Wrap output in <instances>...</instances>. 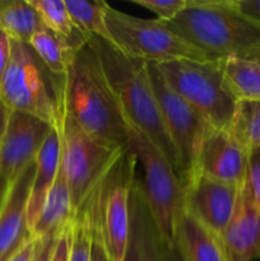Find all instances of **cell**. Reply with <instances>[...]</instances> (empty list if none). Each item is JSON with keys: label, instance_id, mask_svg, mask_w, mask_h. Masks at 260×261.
<instances>
[{"label": "cell", "instance_id": "cell-20", "mask_svg": "<svg viewBox=\"0 0 260 261\" xmlns=\"http://www.w3.org/2000/svg\"><path fill=\"white\" fill-rule=\"evenodd\" d=\"M40 15L46 30L58 37L74 54L88 45L92 36L75 24L66 9L65 0H28Z\"/></svg>", "mask_w": 260, "mask_h": 261}, {"label": "cell", "instance_id": "cell-35", "mask_svg": "<svg viewBox=\"0 0 260 261\" xmlns=\"http://www.w3.org/2000/svg\"><path fill=\"white\" fill-rule=\"evenodd\" d=\"M92 254H91V261H111L107 256L106 251H105L103 246L99 242V240L97 237H94L92 234Z\"/></svg>", "mask_w": 260, "mask_h": 261}, {"label": "cell", "instance_id": "cell-25", "mask_svg": "<svg viewBox=\"0 0 260 261\" xmlns=\"http://www.w3.org/2000/svg\"><path fill=\"white\" fill-rule=\"evenodd\" d=\"M228 132L249 152L260 149V101H237Z\"/></svg>", "mask_w": 260, "mask_h": 261}, {"label": "cell", "instance_id": "cell-28", "mask_svg": "<svg viewBox=\"0 0 260 261\" xmlns=\"http://www.w3.org/2000/svg\"><path fill=\"white\" fill-rule=\"evenodd\" d=\"M247 182H249L255 205L260 214V149H251L249 152Z\"/></svg>", "mask_w": 260, "mask_h": 261}, {"label": "cell", "instance_id": "cell-11", "mask_svg": "<svg viewBox=\"0 0 260 261\" xmlns=\"http://www.w3.org/2000/svg\"><path fill=\"white\" fill-rule=\"evenodd\" d=\"M53 129L38 117L12 111L0 145V173L13 182L28 166L36 162Z\"/></svg>", "mask_w": 260, "mask_h": 261}, {"label": "cell", "instance_id": "cell-14", "mask_svg": "<svg viewBox=\"0 0 260 261\" xmlns=\"http://www.w3.org/2000/svg\"><path fill=\"white\" fill-rule=\"evenodd\" d=\"M36 167L37 163L33 162L10 185L0 213V261H10L33 240L27 211Z\"/></svg>", "mask_w": 260, "mask_h": 261}, {"label": "cell", "instance_id": "cell-30", "mask_svg": "<svg viewBox=\"0 0 260 261\" xmlns=\"http://www.w3.org/2000/svg\"><path fill=\"white\" fill-rule=\"evenodd\" d=\"M58 239L59 237L35 239V250H33L32 261H50Z\"/></svg>", "mask_w": 260, "mask_h": 261}, {"label": "cell", "instance_id": "cell-32", "mask_svg": "<svg viewBox=\"0 0 260 261\" xmlns=\"http://www.w3.org/2000/svg\"><path fill=\"white\" fill-rule=\"evenodd\" d=\"M10 46H12L10 38L3 31H0V88L10 60Z\"/></svg>", "mask_w": 260, "mask_h": 261}, {"label": "cell", "instance_id": "cell-10", "mask_svg": "<svg viewBox=\"0 0 260 261\" xmlns=\"http://www.w3.org/2000/svg\"><path fill=\"white\" fill-rule=\"evenodd\" d=\"M148 71L163 124L177 153L178 177L184 185L194 172L201 145L212 126L166 83L157 64L148 63Z\"/></svg>", "mask_w": 260, "mask_h": 261}, {"label": "cell", "instance_id": "cell-17", "mask_svg": "<svg viewBox=\"0 0 260 261\" xmlns=\"http://www.w3.org/2000/svg\"><path fill=\"white\" fill-rule=\"evenodd\" d=\"M173 246L184 261H227L218 237L186 211L175 224Z\"/></svg>", "mask_w": 260, "mask_h": 261}, {"label": "cell", "instance_id": "cell-15", "mask_svg": "<svg viewBox=\"0 0 260 261\" xmlns=\"http://www.w3.org/2000/svg\"><path fill=\"white\" fill-rule=\"evenodd\" d=\"M219 241L227 261L260 259V214L247 177L240 188L235 212Z\"/></svg>", "mask_w": 260, "mask_h": 261}, {"label": "cell", "instance_id": "cell-36", "mask_svg": "<svg viewBox=\"0 0 260 261\" xmlns=\"http://www.w3.org/2000/svg\"><path fill=\"white\" fill-rule=\"evenodd\" d=\"M33 250H35V239L31 240L10 261H32Z\"/></svg>", "mask_w": 260, "mask_h": 261}, {"label": "cell", "instance_id": "cell-12", "mask_svg": "<svg viewBox=\"0 0 260 261\" xmlns=\"http://www.w3.org/2000/svg\"><path fill=\"white\" fill-rule=\"evenodd\" d=\"M247 168L249 150L228 130L212 127L204 139L191 176L201 175L240 188L247 177Z\"/></svg>", "mask_w": 260, "mask_h": 261}, {"label": "cell", "instance_id": "cell-24", "mask_svg": "<svg viewBox=\"0 0 260 261\" xmlns=\"http://www.w3.org/2000/svg\"><path fill=\"white\" fill-rule=\"evenodd\" d=\"M66 9L75 24L92 37L112 42L106 25L105 12L107 3L105 0L83 2V0H65Z\"/></svg>", "mask_w": 260, "mask_h": 261}, {"label": "cell", "instance_id": "cell-1", "mask_svg": "<svg viewBox=\"0 0 260 261\" xmlns=\"http://www.w3.org/2000/svg\"><path fill=\"white\" fill-rule=\"evenodd\" d=\"M66 112L98 142L120 149L129 145L127 120L89 43L75 54L68 68Z\"/></svg>", "mask_w": 260, "mask_h": 261}, {"label": "cell", "instance_id": "cell-3", "mask_svg": "<svg viewBox=\"0 0 260 261\" xmlns=\"http://www.w3.org/2000/svg\"><path fill=\"white\" fill-rule=\"evenodd\" d=\"M165 23L209 60L244 58L260 45V27L240 12L235 0H186L185 8Z\"/></svg>", "mask_w": 260, "mask_h": 261}, {"label": "cell", "instance_id": "cell-37", "mask_svg": "<svg viewBox=\"0 0 260 261\" xmlns=\"http://www.w3.org/2000/svg\"><path fill=\"white\" fill-rule=\"evenodd\" d=\"M10 185H12V182L4 175L0 173V213H2L3 208H4L5 200L8 198V194H9Z\"/></svg>", "mask_w": 260, "mask_h": 261}, {"label": "cell", "instance_id": "cell-4", "mask_svg": "<svg viewBox=\"0 0 260 261\" xmlns=\"http://www.w3.org/2000/svg\"><path fill=\"white\" fill-rule=\"evenodd\" d=\"M0 98L12 111L24 112L59 132L66 114V75H56L28 43L13 41Z\"/></svg>", "mask_w": 260, "mask_h": 261}, {"label": "cell", "instance_id": "cell-27", "mask_svg": "<svg viewBox=\"0 0 260 261\" xmlns=\"http://www.w3.org/2000/svg\"><path fill=\"white\" fill-rule=\"evenodd\" d=\"M132 3L153 12L162 22L173 19L186 5V0H132Z\"/></svg>", "mask_w": 260, "mask_h": 261}, {"label": "cell", "instance_id": "cell-22", "mask_svg": "<svg viewBox=\"0 0 260 261\" xmlns=\"http://www.w3.org/2000/svg\"><path fill=\"white\" fill-rule=\"evenodd\" d=\"M224 78L237 101H260V63L245 58L222 60Z\"/></svg>", "mask_w": 260, "mask_h": 261}, {"label": "cell", "instance_id": "cell-7", "mask_svg": "<svg viewBox=\"0 0 260 261\" xmlns=\"http://www.w3.org/2000/svg\"><path fill=\"white\" fill-rule=\"evenodd\" d=\"M129 145L140 165L143 177H138L147 205L161 239L173 245V232L178 217L185 211V190L167 158L143 132L127 122Z\"/></svg>", "mask_w": 260, "mask_h": 261}, {"label": "cell", "instance_id": "cell-29", "mask_svg": "<svg viewBox=\"0 0 260 261\" xmlns=\"http://www.w3.org/2000/svg\"><path fill=\"white\" fill-rule=\"evenodd\" d=\"M71 250V224L59 236L50 261H70Z\"/></svg>", "mask_w": 260, "mask_h": 261}, {"label": "cell", "instance_id": "cell-5", "mask_svg": "<svg viewBox=\"0 0 260 261\" xmlns=\"http://www.w3.org/2000/svg\"><path fill=\"white\" fill-rule=\"evenodd\" d=\"M138 166L137 155L127 147L76 213L87 217L92 234L99 240L111 261H122L126 251L130 194L138 178Z\"/></svg>", "mask_w": 260, "mask_h": 261}, {"label": "cell", "instance_id": "cell-9", "mask_svg": "<svg viewBox=\"0 0 260 261\" xmlns=\"http://www.w3.org/2000/svg\"><path fill=\"white\" fill-rule=\"evenodd\" d=\"M59 134L61 143L60 171L70 191L76 214L125 149L109 147L92 138L68 112Z\"/></svg>", "mask_w": 260, "mask_h": 261}, {"label": "cell", "instance_id": "cell-6", "mask_svg": "<svg viewBox=\"0 0 260 261\" xmlns=\"http://www.w3.org/2000/svg\"><path fill=\"white\" fill-rule=\"evenodd\" d=\"M166 83L214 129L228 130L237 98L224 78L222 60L157 64Z\"/></svg>", "mask_w": 260, "mask_h": 261}, {"label": "cell", "instance_id": "cell-8", "mask_svg": "<svg viewBox=\"0 0 260 261\" xmlns=\"http://www.w3.org/2000/svg\"><path fill=\"white\" fill-rule=\"evenodd\" d=\"M105 19L112 43L127 58L153 64L209 60L201 51L178 37L160 19L134 17L110 4L106 7Z\"/></svg>", "mask_w": 260, "mask_h": 261}, {"label": "cell", "instance_id": "cell-21", "mask_svg": "<svg viewBox=\"0 0 260 261\" xmlns=\"http://www.w3.org/2000/svg\"><path fill=\"white\" fill-rule=\"evenodd\" d=\"M43 24L28 0H0V31L10 40L28 43Z\"/></svg>", "mask_w": 260, "mask_h": 261}, {"label": "cell", "instance_id": "cell-38", "mask_svg": "<svg viewBox=\"0 0 260 261\" xmlns=\"http://www.w3.org/2000/svg\"><path fill=\"white\" fill-rule=\"evenodd\" d=\"M245 59H250V60H255V61H259L260 63V45L256 46L254 50H251L250 53H247L246 55L244 56Z\"/></svg>", "mask_w": 260, "mask_h": 261}, {"label": "cell", "instance_id": "cell-33", "mask_svg": "<svg viewBox=\"0 0 260 261\" xmlns=\"http://www.w3.org/2000/svg\"><path fill=\"white\" fill-rule=\"evenodd\" d=\"M161 261H184L180 252L173 245H168L161 240Z\"/></svg>", "mask_w": 260, "mask_h": 261}, {"label": "cell", "instance_id": "cell-13", "mask_svg": "<svg viewBox=\"0 0 260 261\" xmlns=\"http://www.w3.org/2000/svg\"><path fill=\"white\" fill-rule=\"evenodd\" d=\"M185 211L219 239L231 221L240 188L194 175L184 184Z\"/></svg>", "mask_w": 260, "mask_h": 261}, {"label": "cell", "instance_id": "cell-2", "mask_svg": "<svg viewBox=\"0 0 260 261\" xmlns=\"http://www.w3.org/2000/svg\"><path fill=\"white\" fill-rule=\"evenodd\" d=\"M88 43L101 61L105 75L127 122L154 143L178 175L177 153L161 116L148 63L127 58L114 43L98 37H91Z\"/></svg>", "mask_w": 260, "mask_h": 261}, {"label": "cell", "instance_id": "cell-19", "mask_svg": "<svg viewBox=\"0 0 260 261\" xmlns=\"http://www.w3.org/2000/svg\"><path fill=\"white\" fill-rule=\"evenodd\" d=\"M75 218L70 191L59 168L55 184L42 206L40 217L32 227L33 239L59 237Z\"/></svg>", "mask_w": 260, "mask_h": 261}, {"label": "cell", "instance_id": "cell-16", "mask_svg": "<svg viewBox=\"0 0 260 261\" xmlns=\"http://www.w3.org/2000/svg\"><path fill=\"white\" fill-rule=\"evenodd\" d=\"M161 240L137 178L130 194L129 237L122 261H161Z\"/></svg>", "mask_w": 260, "mask_h": 261}, {"label": "cell", "instance_id": "cell-18", "mask_svg": "<svg viewBox=\"0 0 260 261\" xmlns=\"http://www.w3.org/2000/svg\"><path fill=\"white\" fill-rule=\"evenodd\" d=\"M61 143L60 134L56 129L51 130L46 138L42 148L37 155V167H36L35 177H33L32 188H31L30 201H28V224L32 232L33 224L40 217L42 206L55 184L60 168Z\"/></svg>", "mask_w": 260, "mask_h": 261}, {"label": "cell", "instance_id": "cell-23", "mask_svg": "<svg viewBox=\"0 0 260 261\" xmlns=\"http://www.w3.org/2000/svg\"><path fill=\"white\" fill-rule=\"evenodd\" d=\"M28 45L54 74L66 75L69 65L75 54L69 50L50 31L43 27L33 35Z\"/></svg>", "mask_w": 260, "mask_h": 261}, {"label": "cell", "instance_id": "cell-26", "mask_svg": "<svg viewBox=\"0 0 260 261\" xmlns=\"http://www.w3.org/2000/svg\"><path fill=\"white\" fill-rule=\"evenodd\" d=\"M92 231L84 214H76L71 223L70 261H91Z\"/></svg>", "mask_w": 260, "mask_h": 261}, {"label": "cell", "instance_id": "cell-34", "mask_svg": "<svg viewBox=\"0 0 260 261\" xmlns=\"http://www.w3.org/2000/svg\"><path fill=\"white\" fill-rule=\"evenodd\" d=\"M10 114H12V110L0 98V145H2L3 138H4L5 132H7Z\"/></svg>", "mask_w": 260, "mask_h": 261}, {"label": "cell", "instance_id": "cell-31", "mask_svg": "<svg viewBox=\"0 0 260 261\" xmlns=\"http://www.w3.org/2000/svg\"><path fill=\"white\" fill-rule=\"evenodd\" d=\"M240 12L260 27V0H235Z\"/></svg>", "mask_w": 260, "mask_h": 261}]
</instances>
